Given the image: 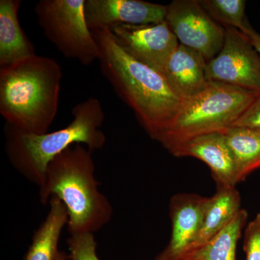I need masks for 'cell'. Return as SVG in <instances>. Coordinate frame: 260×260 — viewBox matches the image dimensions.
Wrapping results in <instances>:
<instances>
[{
    "mask_svg": "<svg viewBox=\"0 0 260 260\" xmlns=\"http://www.w3.org/2000/svg\"><path fill=\"white\" fill-rule=\"evenodd\" d=\"M208 15L224 28H234L244 32L248 23L245 0H200Z\"/></svg>",
    "mask_w": 260,
    "mask_h": 260,
    "instance_id": "19",
    "label": "cell"
},
{
    "mask_svg": "<svg viewBox=\"0 0 260 260\" xmlns=\"http://www.w3.org/2000/svg\"><path fill=\"white\" fill-rule=\"evenodd\" d=\"M259 93L209 82L201 91L183 102L175 117L156 141L171 153L196 137L223 133L234 125Z\"/></svg>",
    "mask_w": 260,
    "mask_h": 260,
    "instance_id": "5",
    "label": "cell"
},
{
    "mask_svg": "<svg viewBox=\"0 0 260 260\" xmlns=\"http://www.w3.org/2000/svg\"><path fill=\"white\" fill-rule=\"evenodd\" d=\"M243 34H245L246 37L249 38V40L251 41V44H253L256 51H257L258 54H259L260 57V34H258V32L249 25V23L247 24L246 30H244Z\"/></svg>",
    "mask_w": 260,
    "mask_h": 260,
    "instance_id": "23",
    "label": "cell"
},
{
    "mask_svg": "<svg viewBox=\"0 0 260 260\" xmlns=\"http://www.w3.org/2000/svg\"><path fill=\"white\" fill-rule=\"evenodd\" d=\"M62 73L54 59L29 56L0 68V114L7 124L42 135L55 119Z\"/></svg>",
    "mask_w": 260,
    "mask_h": 260,
    "instance_id": "2",
    "label": "cell"
},
{
    "mask_svg": "<svg viewBox=\"0 0 260 260\" xmlns=\"http://www.w3.org/2000/svg\"><path fill=\"white\" fill-rule=\"evenodd\" d=\"M208 200L209 198L188 193L175 194L171 198L170 239L155 260L183 259L199 234Z\"/></svg>",
    "mask_w": 260,
    "mask_h": 260,
    "instance_id": "10",
    "label": "cell"
},
{
    "mask_svg": "<svg viewBox=\"0 0 260 260\" xmlns=\"http://www.w3.org/2000/svg\"><path fill=\"white\" fill-rule=\"evenodd\" d=\"M50 209L45 220L36 231L24 260H55L61 232L68 221L62 202L56 197L49 200Z\"/></svg>",
    "mask_w": 260,
    "mask_h": 260,
    "instance_id": "16",
    "label": "cell"
},
{
    "mask_svg": "<svg viewBox=\"0 0 260 260\" xmlns=\"http://www.w3.org/2000/svg\"><path fill=\"white\" fill-rule=\"evenodd\" d=\"M91 151L76 144L53 159L48 165L45 180L39 189L43 205L51 197L60 200L68 214L70 236L93 234L107 225L113 214L112 205L99 190L94 176Z\"/></svg>",
    "mask_w": 260,
    "mask_h": 260,
    "instance_id": "3",
    "label": "cell"
},
{
    "mask_svg": "<svg viewBox=\"0 0 260 260\" xmlns=\"http://www.w3.org/2000/svg\"><path fill=\"white\" fill-rule=\"evenodd\" d=\"M73 121L57 131L42 135L21 133L8 124L5 127L7 155L23 177L41 187L48 165L73 144H85L90 151L104 148L107 138L101 127L104 112L100 101L89 98L73 108Z\"/></svg>",
    "mask_w": 260,
    "mask_h": 260,
    "instance_id": "4",
    "label": "cell"
},
{
    "mask_svg": "<svg viewBox=\"0 0 260 260\" xmlns=\"http://www.w3.org/2000/svg\"><path fill=\"white\" fill-rule=\"evenodd\" d=\"M232 154L238 182L260 169V130L233 126L223 133Z\"/></svg>",
    "mask_w": 260,
    "mask_h": 260,
    "instance_id": "17",
    "label": "cell"
},
{
    "mask_svg": "<svg viewBox=\"0 0 260 260\" xmlns=\"http://www.w3.org/2000/svg\"><path fill=\"white\" fill-rule=\"evenodd\" d=\"M241 203L236 186H217L216 192L208 200L199 234L187 254L205 245L223 230L242 209Z\"/></svg>",
    "mask_w": 260,
    "mask_h": 260,
    "instance_id": "15",
    "label": "cell"
},
{
    "mask_svg": "<svg viewBox=\"0 0 260 260\" xmlns=\"http://www.w3.org/2000/svg\"><path fill=\"white\" fill-rule=\"evenodd\" d=\"M247 218V211L242 208L223 230L182 260H237L238 242Z\"/></svg>",
    "mask_w": 260,
    "mask_h": 260,
    "instance_id": "18",
    "label": "cell"
},
{
    "mask_svg": "<svg viewBox=\"0 0 260 260\" xmlns=\"http://www.w3.org/2000/svg\"><path fill=\"white\" fill-rule=\"evenodd\" d=\"M234 126H247L260 130V93Z\"/></svg>",
    "mask_w": 260,
    "mask_h": 260,
    "instance_id": "22",
    "label": "cell"
},
{
    "mask_svg": "<svg viewBox=\"0 0 260 260\" xmlns=\"http://www.w3.org/2000/svg\"><path fill=\"white\" fill-rule=\"evenodd\" d=\"M91 32L100 50L102 74L118 96L133 109L149 137L157 140L184 100L164 75L128 55L118 45L110 28Z\"/></svg>",
    "mask_w": 260,
    "mask_h": 260,
    "instance_id": "1",
    "label": "cell"
},
{
    "mask_svg": "<svg viewBox=\"0 0 260 260\" xmlns=\"http://www.w3.org/2000/svg\"><path fill=\"white\" fill-rule=\"evenodd\" d=\"M68 245L71 260H101L97 255L93 234L70 236Z\"/></svg>",
    "mask_w": 260,
    "mask_h": 260,
    "instance_id": "20",
    "label": "cell"
},
{
    "mask_svg": "<svg viewBox=\"0 0 260 260\" xmlns=\"http://www.w3.org/2000/svg\"><path fill=\"white\" fill-rule=\"evenodd\" d=\"M110 30L128 55L161 74L179 44L166 20L146 25H118Z\"/></svg>",
    "mask_w": 260,
    "mask_h": 260,
    "instance_id": "9",
    "label": "cell"
},
{
    "mask_svg": "<svg viewBox=\"0 0 260 260\" xmlns=\"http://www.w3.org/2000/svg\"><path fill=\"white\" fill-rule=\"evenodd\" d=\"M225 28L223 48L207 63L208 81L260 93L259 54L245 34L236 28Z\"/></svg>",
    "mask_w": 260,
    "mask_h": 260,
    "instance_id": "7",
    "label": "cell"
},
{
    "mask_svg": "<svg viewBox=\"0 0 260 260\" xmlns=\"http://www.w3.org/2000/svg\"><path fill=\"white\" fill-rule=\"evenodd\" d=\"M55 260H71L69 254H67L64 251H59L57 255L56 256Z\"/></svg>",
    "mask_w": 260,
    "mask_h": 260,
    "instance_id": "24",
    "label": "cell"
},
{
    "mask_svg": "<svg viewBox=\"0 0 260 260\" xmlns=\"http://www.w3.org/2000/svg\"><path fill=\"white\" fill-rule=\"evenodd\" d=\"M176 157H193L210 168L217 186H236L237 170L230 149L222 133L200 135L171 152Z\"/></svg>",
    "mask_w": 260,
    "mask_h": 260,
    "instance_id": "12",
    "label": "cell"
},
{
    "mask_svg": "<svg viewBox=\"0 0 260 260\" xmlns=\"http://www.w3.org/2000/svg\"><path fill=\"white\" fill-rule=\"evenodd\" d=\"M85 0H41L35 13L44 36L63 56L90 65L100 50L85 19Z\"/></svg>",
    "mask_w": 260,
    "mask_h": 260,
    "instance_id": "6",
    "label": "cell"
},
{
    "mask_svg": "<svg viewBox=\"0 0 260 260\" xmlns=\"http://www.w3.org/2000/svg\"><path fill=\"white\" fill-rule=\"evenodd\" d=\"M207 63L198 51L179 44L168 60L162 75L184 101L199 93L209 83Z\"/></svg>",
    "mask_w": 260,
    "mask_h": 260,
    "instance_id": "13",
    "label": "cell"
},
{
    "mask_svg": "<svg viewBox=\"0 0 260 260\" xmlns=\"http://www.w3.org/2000/svg\"><path fill=\"white\" fill-rule=\"evenodd\" d=\"M245 260H260V213L246 225L244 231Z\"/></svg>",
    "mask_w": 260,
    "mask_h": 260,
    "instance_id": "21",
    "label": "cell"
},
{
    "mask_svg": "<svg viewBox=\"0 0 260 260\" xmlns=\"http://www.w3.org/2000/svg\"><path fill=\"white\" fill-rule=\"evenodd\" d=\"M165 20L179 44L198 51L207 62L223 48L225 28L208 15L200 0H174L168 5Z\"/></svg>",
    "mask_w": 260,
    "mask_h": 260,
    "instance_id": "8",
    "label": "cell"
},
{
    "mask_svg": "<svg viewBox=\"0 0 260 260\" xmlns=\"http://www.w3.org/2000/svg\"><path fill=\"white\" fill-rule=\"evenodd\" d=\"M20 0L0 1V68L35 55V48L18 20Z\"/></svg>",
    "mask_w": 260,
    "mask_h": 260,
    "instance_id": "14",
    "label": "cell"
},
{
    "mask_svg": "<svg viewBox=\"0 0 260 260\" xmlns=\"http://www.w3.org/2000/svg\"><path fill=\"white\" fill-rule=\"evenodd\" d=\"M85 19L90 31L118 25H146L164 21L168 5L141 0H85Z\"/></svg>",
    "mask_w": 260,
    "mask_h": 260,
    "instance_id": "11",
    "label": "cell"
}]
</instances>
